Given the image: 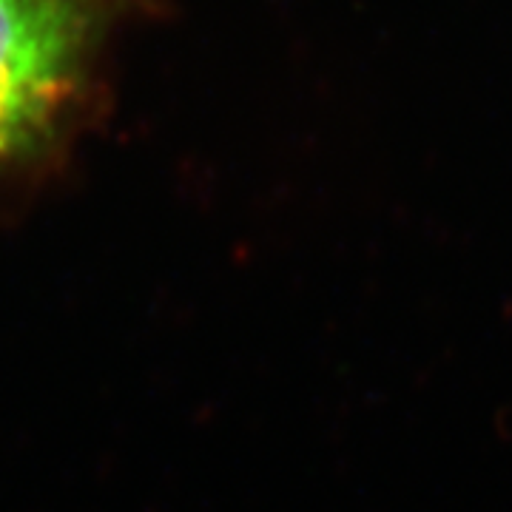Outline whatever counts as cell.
I'll use <instances>...</instances> for the list:
<instances>
[{
	"label": "cell",
	"instance_id": "obj_1",
	"mask_svg": "<svg viewBox=\"0 0 512 512\" xmlns=\"http://www.w3.org/2000/svg\"><path fill=\"white\" fill-rule=\"evenodd\" d=\"M89 29L86 0H0V157L29 143L72 92Z\"/></svg>",
	"mask_w": 512,
	"mask_h": 512
}]
</instances>
